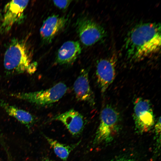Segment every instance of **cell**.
Instances as JSON below:
<instances>
[{
	"label": "cell",
	"mask_w": 161,
	"mask_h": 161,
	"mask_svg": "<svg viewBox=\"0 0 161 161\" xmlns=\"http://www.w3.org/2000/svg\"><path fill=\"white\" fill-rule=\"evenodd\" d=\"M160 24L146 22L139 24L129 32L125 42L126 55L130 59L138 61L149 57L160 50Z\"/></svg>",
	"instance_id": "6da1fadb"
},
{
	"label": "cell",
	"mask_w": 161,
	"mask_h": 161,
	"mask_svg": "<svg viewBox=\"0 0 161 161\" xmlns=\"http://www.w3.org/2000/svg\"><path fill=\"white\" fill-rule=\"evenodd\" d=\"M32 53L27 43L24 40H13L4 55L5 69L11 73H33L37 63L32 61Z\"/></svg>",
	"instance_id": "7a4b0ae2"
},
{
	"label": "cell",
	"mask_w": 161,
	"mask_h": 161,
	"mask_svg": "<svg viewBox=\"0 0 161 161\" xmlns=\"http://www.w3.org/2000/svg\"><path fill=\"white\" fill-rule=\"evenodd\" d=\"M120 118V113L115 108L106 105L100 113V124L93 143H107L112 141L119 131Z\"/></svg>",
	"instance_id": "3957f363"
},
{
	"label": "cell",
	"mask_w": 161,
	"mask_h": 161,
	"mask_svg": "<svg viewBox=\"0 0 161 161\" xmlns=\"http://www.w3.org/2000/svg\"><path fill=\"white\" fill-rule=\"evenodd\" d=\"M67 88L64 83L60 82L45 90L27 93H16L12 95L37 105L45 106L58 101L65 94Z\"/></svg>",
	"instance_id": "277c9868"
},
{
	"label": "cell",
	"mask_w": 161,
	"mask_h": 161,
	"mask_svg": "<svg viewBox=\"0 0 161 161\" xmlns=\"http://www.w3.org/2000/svg\"><path fill=\"white\" fill-rule=\"evenodd\" d=\"M133 118L135 129L142 134L149 131L154 124V117L151 104L149 100L137 98L134 102Z\"/></svg>",
	"instance_id": "5b68a950"
},
{
	"label": "cell",
	"mask_w": 161,
	"mask_h": 161,
	"mask_svg": "<svg viewBox=\"0 0 161 161\" xmlns=\"http://www.w3.org/2000/svg\"><path fill=\"white\" fill-rule=\"evenodd\" d=\"M75 26L81 42L86 46L93 45L106 36V31L103 27L86 17L78 19Z\"/></svg>",
	"instance_id": "8992f818"
},
{
	"label": "cell",
	"mask_w": 161,
	"mask_h": 161,
	"mask_svg": "<svg viewBox=\"0 0 161 161\" xmlns=\"http://www.w3.org/2000/svg\"><path fill=\"white\" fill-rule=\"evenodd\" d=\"M29 1L28 0H13L5 5L0 26L1 33L8 32L13 25L23 19L24 10Z\"/></svg>",
	"instance_id": "52a82bcc"
},
{
	"label": "cell",
	"mask_w": 161,
	"mask_h": 161,
	"mask_svg": "<svg viewBox=\"0 0 161 161\" xmlns=\"http://www.w3.org/2000/svg\"><path fill=\"white\" fill-rule=\"evenodd\" d=\"M116 57L114 55L102 59L97 62L96 75L101 92H105L115 77Z\"/></svg>",
	"instance_id": "ba28073f"
},
{
	"label": "cell",
	"mask_w": 161,
	"mask_h": 161,
	"mask_svg": "<svg viewBox=\"0 0 161 161\" xmlns=\"http://www.w3.org/2000/svg\"><path fill=\"white\" fill-rule=\"evenodd\" d=\"M68 18L64 16L53 15L47 17L44 21L40 33L43 42L51 43L55 37L64 28Z\"/></svg>",
	"instance_id": "9c48e42d"
},
{
	"label": "cell",
	"mask_w": 161,
	"mask_h": 161,
	"mask_svg": "<svg viewBox=\"0 0 161 161\" xmlns=\"http://www.w3.org/2000/svg\"><path fill=\"white\" fill-rule=\"evenodd\" d=\"M52 119L62 123L73 136L80 135L83 131L85 124L83 115L73 109L55 116Z\"/></svg>",
	"instance_id": "30bf717a"
},
{
	"label": "cell",
	"mask_w": 161,
	"mask_h": 161,
	"mask_svg": "<svg viewBox=\"0 0 161 161\" xmlns=\"http://www.w3.org/2000/svg\"><path fill=\"white\" fill-rule=\"evenodd\" d=\"M76 99L93 106L95 104L94 93L90 87L87 71L82 70L75 81L73 87Z\"/></svg>",
	"instance_id": "8fae6325"
},
{
	"label": "cell",
	"mask_w": 161,
	"mask_h": 161,
	"mask_svg": "<svg viewBox=\"0 0 161 161\" xmlns=\"http://www.w3.org/2000/svg\"><path fill=\"white\" fill-rule=\"evenodd\" d=\"M81 51V48L79 41H67L58 50L55 62L61 65L71 64L77 59Z\"/></svg>",
	"instance_id": "7c38bea8"
},
{
	"label": "cell",
	"mask_w": 161,
	"mask_h": 161,
	"mask_svg": "<svg viewBox=\"0 0 161 161\" xmlns=\"http://www.w3.org/2000/svg\"><path fill=\"white\" fill-rule=\"evenodd\" d=\"M0 105L10 116L13 117L21 123L29 126L34 122V118L29 112L1 101Z\"/></svg>",
	"instance_id": "4fadbf2b"
},
{
	"label": "cell",
	"mask_w": 161,
	"mask_h": 161,
	"mask_svg": "<svg viewBox=\"0 0 161 161\" xmlns=\"http://www.w3.org/2000/svg\"><path fill=\"white\" fill-rule=\"evenodd\" d=\"M45 137L56 155L64 161L67 160L71 151L77 145V144L70 146L66 145L47 136Z\"/></svg>",
	"instance_id": "5bb4252c"
},
{
	"label": "cell",
	"mask_w": 161,
	"mask_h": 161,
	"mask_svg": "<svg viewBox=\"0 0 161 161\" xmlns=\"http://www.w3.org/2000/svg\"><path fill=\"white\" fill-rule=\"evenodd\" d=\"M71 1L70 0L53 1V3L56 7L59 9L64 10L68 7Z\"/></svg>",
	"instance_id": "9a60e30c"
},
{
	"label": "cell",
	"mask_w": 161,
	"mask_h": 161,
	"mask_svg": "<svg viewBox=\"0 0 161 161\" xmlns=\"http://www.w3.org/2000/svg\"><path fill=\"white\" fill-rule=\"evenodd\" d=\"M155 130L157 135L160 134L161 131V117H160L158 119L155 126Z\"/></svg>",
	"instance_id": "2e32d148"
},
{
	"label": "cell",
	"mask_w": 161,
	"mask_h": 161,
	"mask_svg": "<svg viewBox=\"0 0 161 161\" xmlns=\"http://www.w3.org/2000/svg\"><path fill=\"white\" fill-rule=\"evenodd\" d=\"M113 161H134L132 160L126 158H121L117 159Z\"/></svg>",
	"instance_id": "e0dca14e"
},
{
	"label": "cell",
	"mask_w": 161,
	"mask_h": 161,
	"mask_svg": "<svg viewBox=\"0 0 161 161\" xmlns=\"http://www.w3.org/2000/svg\"><path fill=\"white\" fill-rule=\"evenodd\" d=\"M44 161H53L51 160L47 159L44 160Z\"/></svg>",
	"instance_id": "ac0fdd59"
}]
</instances>
